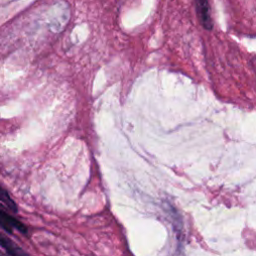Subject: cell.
<instances>
[{
	"label": "cell",
	"instance_id": "cell-1",
	"mask_svg": "<svg viewBox=\"0 0 256 256\" xmlns=\"http://www.w3.org/2000/svg\"><path fill=\"white\" fill-rule=\"evenodd\" d=\"M0 226L9 233H11L14 229L18 230L21 233L27 232V228L23 223L18 221L16 218L8 215L5 211L1 209H0Z\"/></svg>",
	"mask_w": 256,
	"mask_h": 256
},
{
	"label": "cell",
	"instance_id": "cell-2",
	"mask_svg": "<svg viewBox=\"0 0 256 256\" xmlns=\"http://www.w3.org/2000/svg\"><path fill=\"white\" fill-rule=\"evenodd\" d=\"M0 246L4 248L10 256H29L26 251L3 233H0Z\"/></svg>",
	"mask_w": 256,
	"mask_h": 256
},
{
	"label": "cell",
	"instance_id": "cell-3",
	"mask_svg": "<svg viewBox=\"0 0 256 256\" xmlns=\"http://www.w3.org/2000/svg\"><path fill=\"white\" fill-rule=\"evenodd\" d=\"M197 3V10L199 14L200 21L202 25L206 29H211L212 27V20L210 17V10L208 5V0H196Z\"/></svg>",
	"mask_w": 256,
	"mask_h": 256
},
{
	"label": "cell",
	"instance_id": "cell-4",
	"mask_svg": "<svg viewBox=\"0 0 256 256\" xmlns=\"http://www.w3.org/2000/svg\"><path fill=\"white\" fill-rule=\"evenodd\" d=\"M0 206L10 212H17V206L15 202L10 198L9 194L2 187H0Z\"/></svg>",
	"mask_w": 256,
	"mask_h": 256
},
{
	"label": "cell",
	"instance_id": "cell-5",
	"mask_svg": "<svg viewBox=\"0 0 256 256\" xmlns=\"http://www.w3.org/2000/svg\"><path fill=\"white\" fill-rule=\"evenodd\" d=\"M0 256H6V255H5V254H3V253L0 251Z\"/></svg>",
	"mask_w": 256,
	"mask_h": 256
}]
</instances>
